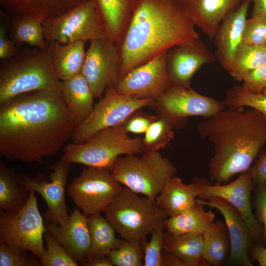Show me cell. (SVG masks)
<instances>
[{"mask_svg": "<svg viewBox=\"0 0 266 266\" xmlns=\"http://www.w3.org/2000/svg\"><path fill=\"white\" fill-rule=\"evenodd\" d=\"M199 192L196 183L184 184L175 176L166 184L155 199L157 205L164 209L169 217L176 216L197 204L196 198Z\"/></svg>", "mask_w": 266, "mask_h": 266, "instance_id": "cell-25", "label": "cell"}, {"mask_svg": "<svg viewBox=\"0 0 266 266\" xmlns=\"http://www.w3.org/2000/svg\"><path fill=\"white\" fill-rule=\"evenodd\" d=\"M31 192L23 183L20 173L0 161V210L18 212L27 203Z\"/></svg>", "mask_w": 266, "mask_h": 266, "instance_id": "cell-27", "label": "cell"}, {"mask_svg": "<svg viewBox=\"0 0 266 266\" xmlns=\"http://www.w3.org/2000/svg\"><path fill=\"white\" fill-rule=\"evenodd\" d=\"M255 187L253 198L255 215L263 227L262 243L266 246V183Z\"/></svg>", "mask_w": 266, "mask_h": 266, "instance_id": "cell-42", "label": "cell"}, {"mask_svg": "<svg viewBox=\"0 0 266 266\" xmlns=\"http://www.w3.org/2000/svg\"><path fill=\"white\" fill-rule=\"evenodd\" d=\"M83 266H112L109 259L106 257H96L87 259L81 264Z\"/></svg>", "mask_w": 266, "mask_h": 266, "instance_id": "cell-48", "label": "cell"}, {"mask_svg": "<svg viewBox=\"0 0 266 266\" xmlns=\"http://www.w3.org/2000/svg\"><path fill=\"white\" fill-rule=\"evenodd\" d=\"M137 110L129 115L120 125L127 133H145L150 125L159 117Z\"/></svg>", "mask_w": 266, "mask_h": 266, "instance_id": "cell-41", "label": "cell"}, {"mask_svg": "<svg viewBox=\"0 0 266 266\" xmlns=\"http://www.w3.org/2000/svg\"><path fill=\"white\" fill-rule=\"evenodd\" d=\"M266 63V46H257L242 43L228 71L235 80L242 81L251 71Z\"/></svg>", "mask_w": 266, "mask_h": 266, "instance_id": "cell-33", "label": "cell"}, {"mask_svg": "<svg viewBox=\"0 0 266 266\" xmlns=\"http://www.w3.org/2000/svg\"><path fill=\"white\" fill-rule=\"evenodd\" d=\"M250 2V0H243L237 8L228 13L215 35L216 57L227 72L236 52L243 43V32Z\"/></svg>", "mask_w": 266, "mask_h": 266, "instance_id": "cell-19", "label": "cell"}, {"mask_svg": "<svg viewBox=\"0 0 266 266\" xmlns=\"http://www.w3.org/2000/svg\"><path fill=\"white\" fill-rule=\"evenodd\" d=\"M121 62L118 46L108 38L90 41L81 73L87 80L95 98H101L105 89L119 80Z\"/></svg>", "mask_w": 266, "mask_h": 266, "instance_id": "cell-15", "label": "cell"}, {"mask_svg": "<svg viewBox=\"0 0 266 266\" xmlns=\"http://www.w3.org/2000/svg\"><path fill=\"white\" fill-rule=\"evenodd\" d=\"M249 171L254 187L266 183V148L259 153Z\"/></svg>", "mask_w": 266, "mask_h": 266, "instance_id": "cell-45", "label": "cell"}, {"mask_svg": "<svg viewBox=\"0 0 266 266\" xmlns=\"http://www.w3.org/2000/svg\"><path fill=\"white\" fill-rule=\"evenodd\" d=\"M198 203L217 209L223 215L228 229L231 250L228 265L253 266L249 250L254 244L249 229L238 210L224 199L212 197L196 199Z\"/></svg>", "mask_w": 266, "mask_h": 266, "instance_id": "cell-17", "label": "cell"}, {"mask_svg": "<svg viewBox=\"0 0 266 266\" xmlns=\"http://www.w3.org/2000/svg\"><path fill=\"white\" fill-rule=\"evenodd\" d=\"M203 205L198 203L187 210L165 221L167 233L172 234H202L214 221L215 214L205 211Z\"/></svg>", "mask_w": 266, "mask_h": 266, "instance_id": "cell-29", "label": "cell"}, {"mask_svg": "<svg viewBox=\"0 0 266 266\" xmlns=\"http://www.w3.org/2000/svg\"><path fill=\"white\" fill-rule=\"evenodd\" d=\"M164 250L174 254L188 266H209L204 258L202 234H172L166 232Z\"/></svg>", "mask_w": 266, "mask_h": 266, "instance_id": "cell-28", "label": "cell"}, {"mask_svg": "<svg viewBox=\"0 0 266 266\" xmlns=\"http://www.w3.org/2000/svg\"><path fill=\"white\" fill-rule=\"evenodd\" d=\"M104 216L122 238L141 241L156 227L169 217L155 200L136 193L127 187L108 206Z\"/></svg>", "mask_w": 266, "mask_h": 266, "instance_id": "cell-5", "label": "cell"}, {"mask_svg": "<svg viewBox=\"0 0 266 266\" xmlns=\"http://www.w3.org/2000/svg\"><path fill=\"white\" fill-rule=\"evenodd\" d=\"M246 90L260 93L266 89V63L246 74L242 81Z\"/></svg>", "mask_w": 266, "mask_h": 266, "instance_id": "cell-44", "label": "cell"}, {"mask_svg": "<svg viewBox=\"0 0 266 266\" xmlns=\"http://www.w3.org/2000/svg\"><path fill=\"white\" fill-rule=\"evenodd\" d=\"M253 2L252 14H266V0H250Z\"/></svg>", "mask_w": 266, "mask_h": 266, "instance_id": "cell-49", "label": "cell"}, {"mask_svg": "<svg viewBox=\"0 0 266 266\" xmlns=\"http://www.w3.org/2000/svg\"><path fill=\"white\" fill-rule=\"evenodd\" d=\"M28 251L0 242V266H40L39 260Z\"/></svg>", "mask_w": 266, "mask_h": 266, "instance_id": "cell-40", "label": "cell"}, {"mask_svg": "<svg viewBox=\"0 0 266 266\" xmlns=\"http://www.w3.org/2000/svg\"><path fill=\"white\" fill-rule=\"evenodd\" d=\"M155 106L160 115L185 125L187 118L212 116L226 108L224 101L202 95L191 88L171 85L155 100Z\"/></svg>", "mask_w": 266, "mask_h": 266, "instance_id": "cell-14", "label": "cell"}, {"mask_svg": "<svg viewBox=\"0 0 266 266\" xmlns=\"http://www.w3.org/2000/svg\"><path fill=\"white\" fill-rule=\"evenodd\" d=\"M64 158L71 164H81L111 169L122 155L142 153V139L131 138L117 125L102 129L82 143H71L64 146Z\"/></svg>", "mask_w": 266, "mask_h": 266, "instance_id": "cell-7", "label": "cell"}, {"mask_svg": "<svg viewBox=\"0 0 266 266\" xmlns=\"http://www.w3.org/2000/svg\"><path fill=\"white\" fill-rule=\"evenodd\" d=\"M195 27L184 0H135L127 30L118 46L119 80L160 53L195 41L200 38Z\"/></svg>", "mask_w": 266, "mask_h": 266, "instance_id": "cell-2", "label": "cell"}, {"mask_svg": "<svg viewBox=\"0 0 266 266\" xmlns=\"http://www.w3.org/2000/svg\"><path fill=\"white\" fill-rule=\"evenodd\" d=\"M85 41H76L63 45L57 42L48 43L53 69L62 81L81 73L86 51Z\"/></svg>", "mask_w": 266, "mask_h": 266, "instance_id": "cell-24", "label": "cell"}, {"mask_svg": "<svg viewBox=\"0 0 266 266\" xmlns=\"http://www.w3.org/2000/svg\"><path fill=\"white\" fill-rule=\"evenodd\" d=\"M215 57L200 38L167 50L166 62L172 85L191 88L195 73L203 65L213 62Z\"/></svg>", "mask_w": 266, "mask_h": 266, "instance_id": "cell-18", "label": "cell"}, {"mask_svg": "<svg viewBox=\"0 0 266 266\" xmlns=\"http://www.w3.org/2000/svg\"><path fill=\"white\" fill-rule=\"evenodd\" d=\"M62 81L51 65L47 47L24 48L0 63V105L29 92L42 90L61 91Z\"/></svg>", "mask_w": 266, "mask_h": 266, "instance_id": "cell-4", "label": "cell"}, {"mask_svg": "<svg viewBox=\"0 0 266 266\" xmlns=\"http://www.w3.org/2000/svg\"><path fill=\"white\" fill-rule=\"evenodd\" d=\"M226 107L236 109L249 107L257 110L266 118V93H255L245 89L242 86L230 88L224 101Z\"/></svg>", "mask_w": 266, "mask_h": 266, "instance_id": "cell-36", "label": "cell"}, {"mask_svg": "<svg viewBox=\"0 0 266 266\" xmlns=\"http://www.w3.org/2000/svg\"><path fill=\"white\" fill-rule=\"evenodd\" d=\"M243 0H184L186 11L196 26L212 40L224 17Z\"/></svg>", "mask_w": 266, "mask_h": 266, "instance_id": "cell-21", "label": "cell"}, {"mask_svg": "<svg viewBox=\"0 0 266 266\" xmlns=\"http://www.w3.org/2000/svg\"><path fill=\"white\" fill-rule=\"evenodd\" d=\"M178 126L174 121L159 115L145 133L142 139V153L158 151L168 146L174 137V129Z\"/></svg>", "mask_w": 266, "mask_h": 266, "instance_id": "cell-34", "label": "cell"}, {"mask_svg": "<svg viewBox=\"0 0 266 266\" xmlns=\"http://www.w3.org/2000/svg\"><path fill=\"white\" fill-rule=\"evenodd\" d=\"M46 243L42 256L39 259L41 266H77L56 239L47 232L43 235Z\"/></svg>", "mask_w": 266, "mask_h": 266, "instance_id": "cell-37", "label": "cell"}, {"mask_svg": "<svg viewBox=\"0 0 266 266\" xmlns=\"http://www.w3.org/2000/svg\"><path fill=\"white\" fill-rule=\"evenodd\" d=\"M123 188L109 169L87 166L68 185L67 193L88 216L104 212Z\"/></svg>", "mask_w": 266, "mask_h": 266, "instance_id": "cell-10", "label": "cell"}, {"mask_svg": "<svg viewBox=\"0 0 266 266\" xmlns=\"http://www.w3.org/2000/svg\"><path fill=\"white\" fill-rule=\"evenodd\" d=\"M88 0H0L2 7L10 16L28 15L42 23L63 15Z\"/></svg>", "mask_w": 266, "mask_h": 266, "instance_id": "cell-22", "label": "cell"}, {"mask_svg": "<svg viewBox=\"0 0 266 266\" xmlns=\"http://www.w3.org/2000/svg\"><path fill=\"white\" fill-rule=\"evenodd\" d=\"M243 43L253 46H266V14H252L251 17L247 19Z\"/></svg>", "mask_w": 266, "mask_h": 266, "instance_id": "cell-39", "label": "cell"}, {"mask_svg": "<svg viewBox=\"0 0 266 266\" xmlns=\"http://www.w3.org/2000/svg\"><path fill=\"white\" fill-rule=\"evenodd\" d=\"M107 258L114 266H142L144 247L135 239H120L118 245L112 249Z\"/></svg>", "mask_w": 266, "mask_h": 266, "instance_id": "cell-35", "label": "cell"}, {"mask_svg": "<svg viewBox=\"0 0 266 266\" xmlns=\"http://www.w3.org/2000/svg\"><path fill=\"white\" fill-rule=\"evenodd\" d=\"M200 137L214 149L209 163L210 183L226 184L250 169L266 144V118L251 108L225 109L197 126Z\"/></svg>", "mask_w": 266, "mask_h": 266, "instance_id": "cell-3", "label": "cell"}, {"mask_svg": "<svg viewBox=\"0 0 266 266\" xmlns=\"http://www.w3.org/2000/svg\"><path fill=\"white\" fill-rule=\"evenodd\" d=\"M9 14L2 11L0 13V59L1 60L9 59L14 56L17 50V46L11 40L8 35V24Z\"/></svg>", "mask_w": 266, "mask_h": 266, "instance_id": "cell-43", "label": "cell"}, {"mask_svg": "<svg viewBox=\"0 0 266 266\" xmlns=\"http://www.w3.org/2000/svg\"><path fill=\"white\" fill-rule=\"evenodd\" d=\"M167 50L128 72L113 86L119 93L136 98L156 100L171 85Z\"/></svg>", "mask_w": 266, "mask_h": 266, "instance_id": "cell-16", "label": "cell"}, {"mask_svg": "<svg viewBox=\"0 0 266 266\" xmlns=\"http://www.w3.org/2000/svg\"><path fill=\"white\" fill-rule=\"evenodd\" d=\"M107 38L117 46L127 30L135 0H94Z\"/></svg>", "mask_w": 266, "mask_h": 266, "instance_id": "cell-23", "label": "cell"}, {"mask_svg": "<svg viewBox=\"0 0 266 266\" xmlns=\"http://www.w3.org/2000/svg\"><path fill=\"white\" fill-rule=\"evenodd\" d=\"M155 104L154 99L136 98L119 93L113 86H108L90 115L76 127L72 143H82L98 132L120 124L135 111Z\"/></svg>", "mask_w": 266, "mask_h": 266, "instance_id": "cell-9", "label": "cell"}, {"mask_svg": "<svg viewBox=\"0 0 266 266\" xmlns=\"http://www.w3.org/2000/svg\"><path fill=\"white\" fill-rule=\"evenodd\" d=\"M163 266H188L182 260L174 254L163 250L162 252Z\"/></svg>", "mask_w": 266, "mask_h": 266, "instance_id": "cell-47", "label": "cell"}, {"mask_svg": "<svg viewBox=\"0 0 266 266\" xmlns=\"http://www.w3.org/2000/svg\"><path fill=\"white\" fill-rule=\"evenodd\" d=\"M192 182L199 187L198 198L205 200L212 197L222 198L232 204L242 216L251 233L254 243H263V227L252 210V192L254 187L249 170L240 173L228 184L212 185L203 178Z\"/></svg>", "mask_w": 266, "mask_h": 266, "instance_id": "cell-13", "label": "cell"}, {"mask_svg": "<svg viewBox=\"0 0 266 266\" xmlns=\"http://www.w3.org/2000/svg\"><path fill=\"white\" fill-rule=\"evenodd\" d=\"M61 93L68 110L80 124L88 117L95 106V98L89 83L79 73L62 81Z\"/></svg>", "mask_w": 266, "mask_h": 266, "instance_id": "cell-26", "label": "cell"}, {"mask_svg": "<svg viewBox=\"0 0 266 266\" xmlns=\"http://www.w3.org/2000/svg\"><path fill=\"white\" fill-rule=\"evenodd\" d=\"M202 235L204 258L209 266L222 265L228 257L231 243L227 228L221 220L214 221Z\"/></svg>", "mask_w": 266, "mask_h": 266, "instance_id": "cell-32", "label": "cell"}, {"mask_svg": "<svg viewBox=\"0 0 266 266\" xmlns=\"http://www.w3.org/2000/svg\"><path fill=\"white\" fill-rule=\"evenodd\" d=\"M35 193L31 191L27 203L18 212L0 210V242L29 251L39 259L47 230Z\"/></svg>", "mask_w": 266, "mask_h": 266, "instance_id": "cell-8", "label": "cell"}, {"mask_svg": "<svg viewBox=\"0 0 266 266\" xmlns=\"http://www.w3.org/2000/svg\"><path fill=\"white\" fill-rule=\"evenodd\" d=\"M71 167L62 155L60 159L49 166L52 171L50 181L43 174L29 176L20 173L23 183L31 191L37 193L45 200L47 210L44 213L45 225L54 224L66 227L69 215L66 203V186Z\"/></svg>", "mask_w": 266, "mask_h": 266, "instance_id": "cell-12", "label": "cell"}, {"mask_svg": "<svg viewBox=\"0 0 266 266\" xmlns=\"http://www.w3.org/2000/svg\"><path fill=\"white\" fill-rule=\"evenodd\" d=\"M47 43L66 45L107 38L94 0H88L67 12L43 23Z\"/></svg>", "mask_w": 266, "mask_h": 266, "instance_id": "cell-11", "label": "cell"}, {"mask_svg": "<svg viewBox=\"0 0 266 266\" xmlns=\"http://www.w3.org/2000/svg\"><path fill=\"white\" fill-rule=\"evenodd\" d=\"M165 221L158 224L151 233L149 241L147 238L141 241L144 247V266H163L162 252L164 250Z\"/></svg>", "mask_w": 266, "mask_h": 266, "instance_id": "cell-38", "label": "cell"}, {"mask_svg": "<svg viewBox=\"0 0 266 266\" xmlns=\"http://www.w3.org/2000/svg\"><path fill=\"white\" fill-rule=\"evenodd\" d=\"M47 232L53 235L70 257L82 264L87 259L91 240L88 216L77 208L69 215L68 225L64 227L54 224L45 225Z\"/></svg>", "mask_w": 266, "mask_h": 266, "instance_id": "cell-20", "label": "cell"}, {"mask_svg": "<svg viewBox=\"0 0 266 266\" xmlns=\"http://www.w3.org/2000/svg\"><path fill=\"white\" fill-rule=\"evenodd\" d=\"M88 224L91 245L87 259L107 257L120 241L115 236L114 227L100 213L88 216Z\"/></svg>", "mask_w": 266, "mask_h": 266, "instance_id": "cell-31", "label": "cell"}, {"mask_svg": "<svg viewBox=\"0 0 266 266\" xmlns=\"http://www.w3.org/2000/svg\"><path fill=\"white\" fill-rule=\"evenodd\" d=\"M249 253L260 266H266V246L263 243H254L250 248Z\"/></svg>", "mask_w": 266, "mask_h": 266, "instance_id": "cell-46", "label": "cell"}, {"mask_svg": "<svg viewBox=\"0 0 266 266\" xmlns=\"http://www.w3.org/2000/svg\"><path fill=\"white\" fill-rule=\"evenodd\" d=\"M115 179L132 191L155 200L177 173L176 167L158 151L119 156L111 169Z\"/></svg>", "mask_w": 266, "mask_h": 266, "instance_id": "cell-6", "label": "cell"}, {"mask_svg": "<svg viewBox=\"0 0 266 266\" xmlns=\"http://www.w3.org/2000/svg\"><path fill=\"white\" fill-rule=\"evenodd\" d=\"M9 38L18 47L26 43L40 49L48 45L44 38L42 22L28 15L10 16L8 24Z\"/></svg>", "mask_w": 266, "mask_h": 266, "instance_id": "cell-30", "label": "cell"}, {"mask_svg": "<svg viewBox=\"0 0 266 266\" xmlns=\"http://www.w3.org/2000/svg\"><path fill=\"white\" fill-rule=\"evenodd\" d=\"M78 125L61 91L21 94L0 105V155L41 164L71 138Z\"/></svg>", "mask_w": 266, "mask_h": 266, "instance_id": "cell-1", "label": "cell"}]
</instances>
